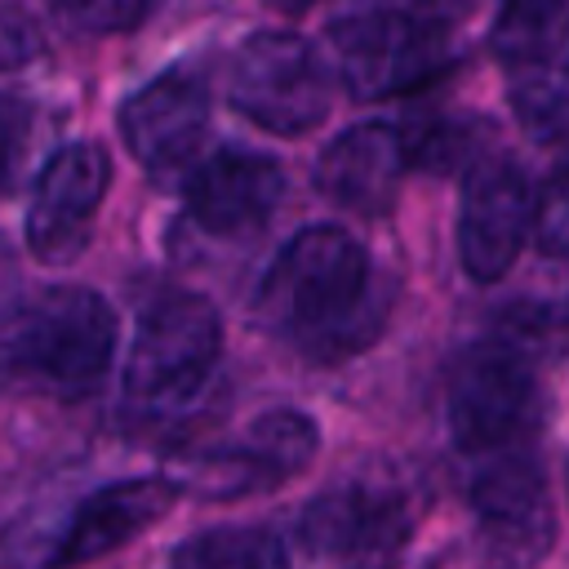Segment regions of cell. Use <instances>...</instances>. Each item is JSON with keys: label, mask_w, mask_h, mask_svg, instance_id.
Returning a JSON list of instances; mask_svg holds the SVG:
<instances>
[{"label": "cell", "mask_w": 569, "mask_h": 569, "mask_svg": "<svg viewBox=\"0 0 569 569\" xmlns=\"http://www.w3.org/2000/svg\"><path fill=\"white\" fill-rule=\"evenodd\" d=\"M253 307L289 347L329 365L365 351L382 333L391 289L351 231L316 222L293 231L271 258Z\"/></svg>", "instance_id": "6da1fadb"}, {"label": "cell", "mask_w": 569, "mask_h": 569, "mask_svg": "<svg viewBox=\"0 0 569 569\" xmlns=\"http://www.w3.org/2000/svg\"><path fill=\"white\" fill-rule=\"evenodd\" d=\"M111 356L116 311L84 284H49L0 320V369L53 396H89Z\"/></svg>", "instance_id": "7a4b0ae2"}, {"label": "cell", "mask_w": 569, "mask_h": 569, "mask_svg": "<svg viewBox=\"0 0 569 569\" xmlns=\"http://www.w3.org/2000/svg\"><path fill=\"white\" fill-rule=\"evenodd\" d=\"M342 89L360 102L413 93L453 67V31L422 0H382L329 27Z\"/></svg>", "instance_id": "3957f363"}, {"label": "cell", "mask_w": 569, "mask_h": 569, "mask_svg": "<svg viewBox=\"0 0 569 569\" xmlns=\"http://www.w3.org/2000/svg\"><path fill=\"white\" fill-rule=\"evenodd\" d=\"M449 436L462 453L516 449L538 418V382L529 356L511 338H485L458 351L445 382Z\"/></svg>", "instance_id": "277c9868"}, {"label": "cell", "mask_w": 569, "mask_h": 569, "mask_svg": "<svg viewBox=\"0 0 569 569\" xmlns=\"http://www.w3.org/2000/svg\"><path fill=\"white\" fill-rule=\"evenodd\" d=\"M218 356H222L218 307L200 293H164L138 320L124 360V396L142 409H178L209 382Z\"/></svg>", "instance_id": "5b68a950"}, {"label": "cell", "mask_w": 569, "mask_h": 569, "mask_svg": "<svg viewBox=\"0 0 569 569\" xmlns=\"http://www.w3.org/2000/svg\"><path fill=\"white\" fill-rule=\"evenodd\" d=\"M227 98L267 133H307L329 111V62L298 31H258L231 58Z\"/></svg>", "instance_id": "8992f818"}, {"label": "cell", "mask_w": 569, "mask_h": 569, "mask_svg": "<svg viewBox=\"0 0 569 569\" xmlns=\"http://www.w3.org/2000/svg\"><path fill=\"white\" fill-rule=\"evenodd\" d=\"M298 533L338 569H400L413 538V507L391 480H342L302 507Z\"/></svg>", "instance_id": "52a82bcc"}, {"label": "cell", "mask_w": 569, "mask_h": 569, "mask_svg": "<svg viewBox=\"0 0 569 569\" xmlns=\"http://www.w3.org/2000/svg\"><path fill=\"white\" fill-rule=\"evenodd\" d=\"M480 542L498 569H533L556 542V516L538 462L520 449L485 453L471 476Z\"/></svg>", "instance_id": "ba28073f"}, {"label": "cell", "mask_w": 569, "mask_h": 569, "mask_svg": "<svg viewBox=\"0 0 569 569\" xmlns=\"http://www.w3.org/2000/svg\"><path fill=\"white\" fill-rule=\"evenodd\" d=\"M316 453L320 427L302 409H267L249 422V431L236 445L196 458L182 476H173V485L200 498H244L302 476L316 462Z\"/></svg>", "instance_id": "9c48e42d"}, {"label": "cell", "mask_w": 569, "mask_h": 569, "mask_svg": "<svg viewBox=\"0 0 569 569\" xmlns=\"http://www.w3.org/2000/svg\"><path fill=\"white\" fill-rule=\"evenodd\" d=\"M533 231V187L520 164L502 156L471 160L458 200V258L462 271L480 284H493L511 271Z\"/></svg>", "instance_id": "30bf717a"}, {"label": "cell", "mask_w": 569, "mask_h": 569, "mask_svg": "<svg viewBox=\"0 0 569 569\" xmlns=\"http://www.w3.org/2000/svg\"><path fill=\"white\" fill-rule=\"evenodd\" d=\"M111 187V160L98 142L58 147L40 173L27 204V244L40 262H71L89 244L93 213Z\"/></svg>", "instance_id": "8fae6325"}, {"label": "cell", "mask_w": 569, "mask_h": 569, "mask_svg": "<svg viewBox=\"0 0 569 569\" xmlns=\"http://www.w3.org/2000/svg\"><path fill=\"white\" fill-rule=\"evenodd\" d=\"M209 129V89L191 71H160L120 107V138L151 178L191 169Z\"/></svg>", "instance_id": "7c38bea8"}, {"label": "cell", "mask_w": 569, "mask_h": 569, "mask_svg": "<svg viewBox=\"0 0 569 569\" xmlns=\"http://www.w3.org/2000/svg\"><path fill=\"white\" fill-rule=\"evenodd\" d=\"M284 196V169L271 156L222 147L187 169L182 200L191 222L213 236H244L271 218Z\"/></svg>", "instance_id": "4fadbf2b"}, {"label": "cell", "mask_w": 569, "mask_h": 569, "mask_svg": "<svg viewBox=\"0 0 569 569\" xmlns=\"http://www.w3.org/2000/svg\"><path fill=\"white\" fill-rule=\"evenodd\" d=\"M409 169V142L400 129L382 120H365L342 129L316 160V187L338 209L382 218L405 182Z\"/></svg>", "instance_id": "5bb4252c"}, {"label": "cell", "mask_w": 569, "mask_h": 569, "mask_svg": "<svg viewBox=\"0 0 569 569\" xmlns=\"http://www.w3.org/2000/svg\"><path fill=\"white\" fill-rule=\"evenodd\" d=\"M178 493L182 489L173 485V476H133V480L93 489L89 498L76 502V511L53 547V569H76V565L120 551L142 529L164 520L169 507L178 502Z\"/></svg>", "instance_id": "9a60e30c"}, {"label": "cell", "mask_w": 569, "mask_h": 569, "mask_svg": "<svg viewBox=\"0 0 569 569\" xmlns=\"http://www.w3.org/2000/svg\"><path fill=\"white\" fill-rule=\"evenodd\" d=\"M569 31V0H498L489 49L502 67H542L556 58Z\"/></svg>", "instance_id": "2e32d148"}, {"label": "cell", "mask_w": 569, "mask_h": 569, "mask_svg": "<svg viewBox=\"0 0 569 569\" xmlns=\"http://www.w3.org/2000/svg\"><path fill=\"white\" fill-rule=\"evenodd\" d=\"M169 569H289V551L271 529L258 525H222L187 538Z\"/></svg>", "instance_id": "e0dca14e"}, {"label": "cell", "mask_w": 569, "mask_h": 569, "mask_svg": "<svg viewBox=\"0 0 569 569\" xmlns=\"http://www.w3.org/2000/svg\"><path fill=\"white\" fill-rule=\"evenodd\" d=\"M511 111L533 142H569V71L547 62L511 71Z\"/></svg>", "instance_id": "ac0fdd59"}, {"label": "cell", "mask_w": 569, "mask_h": 569, "mask_svg": "<svg viewBox=\"0 0 569 569\" xmlns=\"http://www.w3.org/2000/svg\"><path fill=\"white\" fill-rule=\"evenodd\" d=\"M156 0H53V13L80 36H124L133 31Z\"/></svg>", "instance_id": "d6986e66"}, {"label": "cell", "mask_w": 569, "mask_h": 569, "mask_svg": "<svg viewBox=\"0 0 569 569\" xmlns=\"http://www.w3.org/2000/svg\"><path fill=\"white\" fill-rule=\"evenodd\" d=\"M538 249L556 262H569V169L556 173L538 196H533V231Z\"/></svg>", "instance_id": "ffe728a7"}, {"label": "cell", "mask_w": 569, "mask_h": 569, "mask_svg": "<svg viewBox=\"0 0 569 569\" xmlns=\"http://www.w3.org/2000/svg\"><path fill=\"white\" fill-rule=\"evenodd\" d=\"M27 138H31V107L13 93H0V200L13 191L18 164L27 156Z\"/></svg>", "instance_id": "44dd1931"}, {"label": "cell", "mask_w": 569, "mask_h": 569, "mask_svg": "<svg viewBox=\"0 0 569 569\" xmlns=\"http://www.w3.org/2000/svg\"><path fill=\"white\" fill-rule=\"evenodd\" d=\"M44 53L40 27L22 9H0V71H18Z\"/></svg>", "instance_id": "7402d4cb"}]
</instances>
